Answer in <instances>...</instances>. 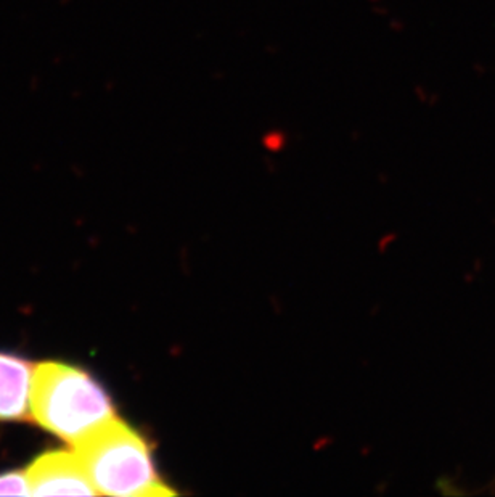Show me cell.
Listing matches in <instances>:
<instances>
[{
  "label": "cell",
  "instance_id": "4",
  "mask_svg": "<svg viewBox=\"0 0 495 497\" xmlns=\"http://www.w3.org/2000/svg\"><path fill=\"white\" fill-rule=\"evenodd\" d=\"M34 367L29 360L0 352V420L29 419Z\"/></svg>",
  "mask_w": 495,
  "mask_h": 497
},
{
  "label": "cell",
  "instance_id": "2",
  "mask_svg": "<svg viewBox=\"0 0 495 497\" xmlns=\"http://www.w3.org/2000/svg\"><path fill=\"white\" fill-rule=\"evenodd\" d=\"M74 450L97 494L118 497L172 494L158 476L145 439L118 419L79 441Z\"/></svg>",
  "mask_w": 495,
  "mask_h": 497
},
{
  "label": "cell",
  "instance_id": "1",
  "mask_svg": "<svg viewBox=\"0 0 495 497\" xmlns=\"http://www.w3.org/2000/svg\"><path fill=\"white\" fill-rule=\"evenodd\" d=\"M29 419L74 446L114 420L116 412L105 388L85 370L42 362L32 372Z\"/></svg>",
  "mask_w": 495,
  "mask_h": 497
},
{
  "label": "cell",
  "instance_id": "3",
  "mask_svg": "<svg viewBox=\"0 0 495 497\" xmlns=\"http://www.w3.org/2000/svg\"><path fill=\"white\" fill-rule=\"evenodd\" d=\"M31 495H94L76 450H50L26 470Z\"/></svg>",
  "mask_w": 495,
  "mask_h": 497
},
{
  "label": "cell",
  "instance_id": "5",
  "mask_svg": "<svg viewBox=\"0 0 495 497\" xmlns=\"http://www.w3.org/2000/svg\"><path fill=\"white\" fill-rule=\"evenodd\" d=\"M31 495L26 473L10 472L0 475V495Z\"/></svg>",
  "mask_w": 495,
  "mask_h": 497
}]
</instances>
